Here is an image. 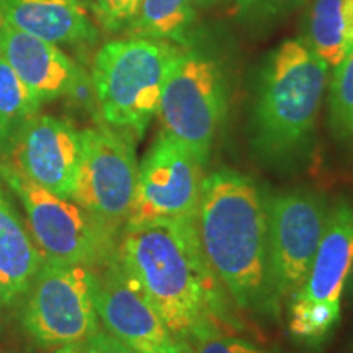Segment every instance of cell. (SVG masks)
<instances>
[{"label": "cell", "mask_w": 353, "mask_h": 353, "mask_svg": "<svg viewBox=\"0 0 353 353\" xmlns=\"http://www.w3.org/2000/svg\"><path fill=\"white\" fill-rule=\"evenodd\" d=\"M118 257L175 339L213 334L219 281L203 254L196 221L126 228Z\"/></svg>", "instance_id": "cell-1"}, {"label": "cell", "mask_w": 353, "mask_h": 353, "mask_svg": "<svg viewBox=\"0 0 353 353\" xmlns=\"http://www.w3.org/2000/svg\"><path fill=\"white\" fill-rule=\"evenodd\" d=\"M203 254L234 303L276 306L268 272V208L252 179L232 169L205 176L196 218Z\"/></svg>", "instance_id": "cell-2"}, {"label": "cell", "mask_w": 353, "mask_h": 353, "mask_svg": "<svg viewBox=\"0 0 353 353\" xmlns=\"http://www.w3.org/2000/svg\"><path fill=\"white\" fill-rule=\"evenodd\" d=\"M329 65L301 39H286L268 56L254 103L255 148L272 161H288L314 131Z\"/></svg>", "instance_id": "cell-3"}, {"label": "cell", "mask_w": 353, "mask_h": 353, "mask_svg": "<svg viewBox=\"0 0 353 353\" xmlns=\"http://www.w3.org/2000/svg\"><path fill=\"white\" fill-rule=\"evenodd\" d=\"M167 39L130 37L100 48L92 83L107 126L128 136H141L157 114L167 76L179 56Z\"/></svg>", "instance_id": "cell-4"}, {"label": "cell", "mask_w": 353, "mask_h": 353, "mask_svg": "<svg viewBox=\"0 0 353 353\" xmlns=\"http://www.w3.org/2000/svg\"><path fill=\"white\" fill-rule=\"evenodd\" d=\"M0 176L23 206L44 260L97 267L118 252L117 228L107 221L32 182L12 164H0Z\"/></svg>", "instance_id": "cell-5"}, {"label": "cell", "mask_w": 353, "mask_h": 353, "mask_svg": "<svg viewBox=\"0 0 353 353\" xmlns=\"http://www.w3.org/2000/svg\"><path fill=\"white\" fill-rule=\"evenodd\" d=\"M226 105V81L218 63L200 51L180 50L157 110L162 131L205 165Z\"/></svg>", "instance_id": "cell-6"}, {"label": "cell", "mask_w": 353, "mask_h": 353, "mask_svg": "<svg viewBox=\"0 0 353 353\" xmlns=\"http://www.w3.org/2000/svg\"><path fill=\"white\" fill-rule=\"evenodd\" d=\"M353 270V203L329 211L324 236L301 288L291 298L290 332L301 341L325 337L341 317V299Z\"/></svg>", "instance_id": "cell-7"}, {"label": "cell", "mask_w": 353, "mask_h": 353, "mask_svg": "<svg viewBox=\"0 0 353 353\" xmlns=\"http://www.w3.org/2000/svg\"><path fill=\"white\" fill-rule=\"evenodd\" d=\"M26 293L21 321L44 345H74L100 329L90 267L44 260Z\"/></svg>", "instance_id": "cell-8"}, {"label": "cell", "mask_w": 353, "mask_h": 353, "mask_svg": "<svg viewBox=\"0 0 353 353\" xmlns=\"http://www.w3.org/2000/svg\"><path fill=\"white\" fill-rule=\"evenodd\" d=\"M327 200L311 190H290L268 206V272L276 304L306 280L329 218Z\"/></svg>", "instance_id": "cell-9"}, {"label": "cell", "mask_w": 353, "mask_h": 353, "mask_svg": "<svg viewBox=\"0 0 353 353\" xmlns=\"http://www.w3.org/2000/svg\"><path fill=\"white\" fill-rule=\"evenodd\" d=\"M203 180V164L162 131L138 169L126 228L162 221H196Z\"/></svg>", "instance_id": "cell-10"}, {"label": "cell", "mask_w": 353, "mask_h": 353, "mask_svg": "<svg viewBox=\"0 0 353 353\" xmlns=\"http://www.w3.org/2000/svg\"><path fill=\"white\" fill-rule=\"evenodd\" d=\"M138 169L131 136L110 126L85 128L81 131V165L70 200L118 228L130 214Z\"/></svg>", "instance_id": "cell-11"}, {"label": "cell", "mask_w": 353, "mask_h": 353, "mask_svg": "<svg viewBox=\"0 0 353 353\" xmlns=\"http://www.w3.org/2000/svg\"><path fill=\"white\" fill-rule=\"evenodd\" d=\"M92 296L107 332L132 350H151L175 339L118 257L90 267Z\"/></svg>", "instance_id": "cell-12"}, {"label": "cell", "mask_w": 353, "mask_h": 353, "mask_svg": "<svg viewBox=\"0 0 353 353\" xmlns=\"http://www.w3.org/2000/svg\"><path fill=\"white\" fill-rule=\"evenodd\" d=\"M12 165L43 188L70 198L81 165V131L52 114L25 123L10 151Z\"/></svg>", "instance_id": "cell-13"}, {"label": "cell", "mask_w": 353, "mask_h": 353, "mask_svg": "<svg viewBox=\"0 0 353 353\" xmlns=\"http://www.w3.org/2000/svg\"><path fill=\"white\" fill-rule=\"evenodd\" d=\"M0 57L39 103L68 97L85 76L57 44L0 23Z\"/></svg>", "instance_id": "cell-14"}, {"label": "cell", "mask_w": 353, "mask_h": 353, "mask_svg": "<svg viewBox=\"0 0 353 353\" xmlns=\"http://www.w3.org/2000/svg\"><path fill=\"white\" fill-rule=\"evenodd\" d=\"M0 23L54 44L94 41L97 37L81 0H0Z\"/></svg>", "instance_id": "cell-15"}, {"label": "cell", "mask_w": 353, "mask_h": 353, "mask_svg": "<svg viewBox=\"0 0 353 353\" xmlns=\"http://www.w3.org/2000/svg\"><path fill=\"white\" fill-rule=\"evenodd\" d=\"M43 262L32 234L0 190V281L12 301L28 291Z\"/></svg>", "instance_id": "cell-16"}, {"label": "cell", "mask_w": 353, "mask_h": 353, "mask_svg": "<svg viewBox=\"0 0 353 353\" xmlns=\"http://www.w3.org/2000/svg\"><path fill=\"white\" fill-rule=\"evenodd\" d=\"M301 41L335 68L353 46L352 0H312Z\"/></svg>", "instance_id": "cell-17"}, {"label": "cell", "mask_w": 353, "mask_h": 353, "mask_svg": "<svg viewBox=\"0 0 353 353\" xmlns=\"http://www.w3.org/2000/svg\"><path fill=\"white\" fill-rule=\"evenodd\" d=\"M196 6L198 0H139L126 32L130 37L182 41Z\"/></svg>", "instance_id": "cell-18"}, {"label": "cell", "mask_w": 353, "mask_h": 353, "mask_svg": "<svg viewBox=\"0 0 353 353\" xmlns=\"http://www.w3.org/2000/svg\"><path fill=\"white\" fill-rule=\"evenodd\" d=\"M41 103L0 57V148L8 154L13 141Z\"/></svg>", "instance_id": "cell-19"}, {"label": "cell", "mask_w": 353, "mask_h": 353, "mask_svg": "<svg viewBox=\"0 0 353 353\" xmlns=\"http://www.w3.org/2000/svg\"><path fill=\"white\" fill-rule=\"evenodd\" d=\"M329 83V126L343 143H353V46L335 65Z\"/></svg>", "instance_id": "cell-20"}, {"label": "cell", "mask_w": 353, "mask_h": 353, "mask_svg": "<svg viewBox=\"0 0 353 353\" xmlns=\"http://www.w3.org/2000/svg\"><path fill=\"white\" fill-rule=\"evenodd\" d=\"M99 23L108 32L126 26L138 7L139 0H88Z\"/></svg>", "instance_id": "cell-21"}, {"label": "cell", "mask_w": 353, "mask_h": 353, "mask_svg": "<svg viewBox=\"0 0 353 353\" xmlns=\"http://www.w3.org/2000/svg\"><path fill=\"white\" fill-rule=\"evenodd\" d=\"M196 353H275L267 348L255 345V343L232 335L208 334L198 337Z\"/></svg>", "instance_id": "cell-22"}, {"label": "cell", "mask_w": 353, "mask_h": 353, "mask_svg": "<svg viewBox=\"0 0 353 353\" xmlns=\"http://www.w3.org/2000/svg\"><path fill=\"white\" fill-rule=\"evenodd\" d=\"M304 0H234L236 12L249 19H275L301 6Z\"/></svg>", "instance_id": "cell-23"}, {"label": "cell", "mask_w": 353, "mask_h": 353, "mask_svg": "<svg viewBox=\"0 0 353 353\" xmlns=\"http://www.w3.org/2000/svg\"><path fill=\"white\" fill-rule=\"evenodd\" d=\"M65 353H132V348L128 347L125 342L117 339L110 332L97 330L82 342L68 345L64 348Z\"/></svg>", "instance_id": "cell-24"}, {"label": "cell", "mask_w": 353, "mask_h": 353, "mask_svg": "<svg viewBox=\"0 0 353 353\" xmlns=\"http://www.w3.org/2000/svg\"><path fill=\"white\" fill-rule=\"evenodd\" d=\"M132 353H193L190 345L180 339H172L165 345L151 348V350H132Z\"/></svg>", "instance_id": "cell-25"}, {"label": "cell", "mask_w": 353, "mask_h": 353, "mask_svg": "<svg viewBox=\"0 0 353 353\" xmlns=\"http://www.w3.org/2000/svg\"><path fill=\"white\" fill-rule=\"evenodd\" d=\"M12 303L13 301H12L10 294H8L7 288H6V286H3L2 281H0V314H2L3 309H6L8 304H12Z\"/></svg>", "instance_id": "cell-26"}, {"label": "cell", "mask_w": 353, "mask_h": 353, "mask_svg": "<svg viewBox=\"0 0 353 353\" xmlns=\"http://www.w3.org/2000/svg\"><path fill=\"white\" fill-rule=\"evenodd\" d=\"M214 2H218V0H198V6H200V3H203V6H211V3Z\"/></svg>", "instance_id": "cell-27"}]
</instances>
